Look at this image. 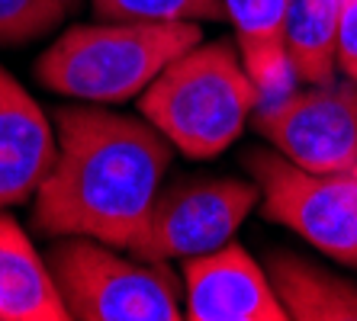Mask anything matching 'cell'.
Listing matches in <instances>:
<instances>
[{
    "label": "cell",
    "instance_id": "5bb4252c",
    "mask_svg": "<svg viewBox=\"0 0 357 321\" xmlns=\"http://www.w3.org/2000/svg\"><path fill=\"white\" fill-rule=\"evenodd\" d=\"M100 19H151V23H171V19H190V23H216L225 19L222 0H93Z\"/></svg>",
    "mask_w": 357,
    "mask_h": 321
},
{
    "label": "cell",
    "instance_id": "8fae6325",
    "mask_svg": "<svg viewBox=\"0 0 357 321\" xmlns=\"http://www.w3.org/2000/svg\"><path fill=\"white\" fill-rule=\"evenodd\" d=\"M225 17L235 29V45L258 84L261 97H274L287 87L293 68L287 58V13L290 0H222Z\"/></svg>",
    "mask_w": 357,
    "mask_h": 321
},
{
    "label": "cell",
    "instance_id": "4fadbf2b",
    "mask_svg": "<svg viewBox=\"0 0 357 321\" xmlns=\"http://www.w3.org/2000/svg\"><path fill=\"white\" fill-rule=\"evenodd\" d=\"M344 0H290L287 13V58L303 84L335 81L338 71V23Z\"/></svg>",
    "mask_w": 357,
    "mask_h": 321
},
{
    "label": "cell",
    "instance_id": "52a82bcc",
    "mask_svg": "<svg viewBox=\"0 0 357 321\" xmlns=\"http://www.w3.org/2000/svg\"><path fill=\"white\" fill-rule=\"evenodd\" d=\"M255 129L287 161L316 173L354 171L357 164V84L325 81L306 91L261 100Z\"/></svg>",
    "mask_w": 357,
    "mask_h": 321
},
{
    "label": "cell",
    "instance_id": "5b68a950",
    "mask_svg": "<svg viewBox=\"0 0 357 321\" xmlns=\"http://www.w3.org/2000/svg\"><path fill=\"white\" fill-rule=\"evenodd\" d=\"M251 180L258 183L264 215L287 225L325 257L357 267V173H316L280 151H251Z\"/></svg>",
    "mask_w": 357,
    "mask_h": 321
},
{
    "label": "cell",
    "instance_id": "e0dca14e",
    "mask_svg": "<svg viewBox=\"0 0 357 321\" xmlns=\"http://www.w3.org/2000/svg\"><path fill=\"white\" fill-rule=\"evenodd\" d=\"M354 173H357V164H354Z\"/></svg>",
    "mask_w": 357,
    "mask_h": 321
},
{
    "label": "cell",
    "instance_id": "2e32d148",
    "mask_svg": "<svg viewBox=\"0 0 357 321\" xmlns=\"http://www.w3.org/2000/svg\"><path fill=\"white\" fill-rule=\"evenodd\" d=\"M335 58H338V68L344 71V77L357 84V0H344L341 3Z\"/></svg>",
    "mask_w": 357,
    "mask_h": 321
},
{
    "label": "cell",
    "instance_id": "6da1fadb",
    "mask_svg": "<svg viewBox=\"0 0 357 321\" xmlns=\"http://www.w3.org/2000/svg\"><path fill=\"white\" fill-rule=\"evenodd\" d=\"M55 123L59 157L36 193V228L129 251L171 164V141L149 119L97 107H61Z\"/></svg>",
    "mask_w": 357,
    "mask_h": 321
},
{
    "label": "cell",
    "instance_id": "7a4b0ae2",
    "mask_svg": "<svg viewBox=\"0 0 357 321\" xmlns=\"http://www.w3.org/2000/svg\"><path fill=\"white\" fill-rule=\"evenodd\" d=\"M232 42L193 45L142 91L139 109L181 155L213 157L241 135L261 103Z\"/></svg>",
    "mask_w": 357,
    "mask_h": 321
},
{
    "label": "cell",
    "instance_id": "30bf717a",
    "mask_svg": "<svg viewBox=\"0 0 357 321\" xmlns=\"http://www.w3.org/2000/svg\"><path fill=\"white\" fill-rule=\"evenodd\" d=\"M0 321H71L52 267L10 215H0Z\"/></svg>",
    "mask_w": 357,
    "mask_h": 321
},
{
    "label": "cell",
    "instance_id": "9a60e30c",
    "mask_svg": "<svg viewBox=\"0 0 357 321\" xmlns=\"http://www.w3.org/2000/svg\"><path fill=\"white\" fill-rule=\"evenodd\" d=\"M77 0H0V45H26L59 29Z\"/></svg>",
    "mask_w": 357,
    "mask_h": 321
},
{
    "label": "cell",
    "instance_id": "7c38bea8",
    "mask_svg": "<svg viewBox=\"0 0 357 321\" xmlns=\"http://www.w3.org/2000/svg\"><path fill=\"white\" fill-rule=\"evenodd\" d=\"M267 276L290 321H357V283L277 251L267 257Z\"/></svg>",
    "mask_w": 357,
    "mask_h": 321
},
{
    "label": "cell",
    "instance_id": "8992f818",
    "mask_svg": "<svg viewBox=\"0 0 357 321\" xmlns=\"http://www.w3.org/2000/svg\"><path fill=\"white\" fill-rule=\"evenodd\" d=\"M258 183L235 177H183L158 189L129 254L187 260L229 244L258 203Z\"/></svg>",
    "mask_w": 357,
    "mask_h": 321
},
{
    "label": "cell",
    "instance_id": "ba28073f",
    "mask_svg": "<svg viewBox=\"0 0 357 321\" xmlns=\"http://www.w3.org/2000/svg\"><path fill=\"white\" fill-rule=\"evenodd\" d=\"M183 318L290 321L267 270L241 244H222L183 260Z\"/></svg>",
    "mask_w": 357,
    "mask_h": 321
},
{
    "label": "cell",
    "instance_id": "3957f363",
    "mask_svg": "<svg viewBox=\"0 0 357 321\" xmlns=\"http://www.w3.org/2000/svg\"><path fill=\"white\" fill-rule=\"evenodd\" d=\"M199 26L190 19H100L75 26L39 58L36 77L61 97L84 103H126L139 97L177 55L199 42Z\"/></svg>",
    "mask_w": 357,
    "mask_h": 321
},
{
    "label": "cell",
    "instance_id": "9c48e42d",
    "mask_svg": "<svg viewBox=\"0 0 357 321\" xmlns=\"http://www.w3.org/2000/svg\"><path fill=\"white\" fill-rule=\"evenodd\" d=\"M59 157V135L23 84L0 65V209L36 196Z\"/></svg>",
    "mask_w": 357,
    "mask_h": 321
},
{
    "label": "cell",
    "instance_id": "277c9868",
    "mask_svg": "<svg viewBox=\"0 0 357 321\" xmlns=\"http://www.w3.org/2000/svg\"><path fill=\"white\" fill-rule=\"evenodd\" d=\"M75 321H181V280L165 260L123 257L93 238H65L49 257Z\"/></svg>",
    "mask_w": 357,
    "mask_h": 321
}]
</instances>
